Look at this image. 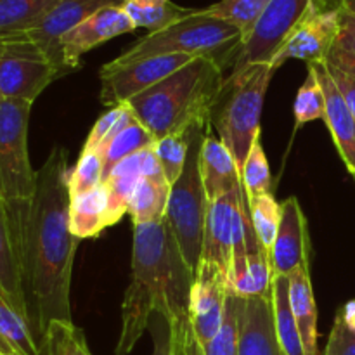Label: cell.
I'll return each instance as SVG.
<instances>
[{"instance_id":"obj_1","label":"cell","mask_w":355,"mask_h":355,"mask_svg":"<svg viewBox=\"0 0 355 355\" xmlns=\"http://www.w3.org/2000/svg\"><path fill=\"white\" fill-rule=\"evenodd\" d=\"M68 153L54 146L40 170L21 241L28 319L38 347L52 321H71V272L80 239L69 229Z\"/></svg>"},{"instance_id":"obj_2","label":"cell","mask_w":355,"mask_h":355,"mask_svg":"<svg viewBox=\"0 0 355 355\" xmlns=\"http://www.w3.org/2000/svg\"><path fill=\"white\" fill-rule=\"evenodd\" d=\"M194 272L187 267L165 220L134 225L130 283L121 304L114 355H128L148 331L155 312L168 321L189 319Z\"/></svg>"},{"instance_id":"obj_3","label":"cell","mask_w":355,"mask_h":355,"mask_svg":"<svg viewBox=\"0 0 355 355\" xmlns=\"http://www.w3.org/2000/svg\"><path fill=\"white\" fill-rule=\"evenodd\" d=\"M222 83L220 62L196 58L127 104L156 141L166 135H186L194 127L210 123V110Z\"/></svg>"},{"instance_id":"obj_4","label":"cell","mask_w":355,"mask_h":355,"mask_svg":"<svg viewBox=\"0 0 355 355\" xmlns=\"http://www.w3.org/2000/svg\"><path fill=\"white\" fill-rule=\"evenodd\" d=\"M31 103L0 99V210L21 253L28 214L37 189V170L28 153ZM21 262V260H19Z\"/></svg>"},{"instance_id":"obj_5","label":"cell","mask_w":355,"mask_h":355,"mask_svg":"<svg viewBox=\"0 0 355 355\" xmlns=\"http://www.w3.org/2000/svg\"><path fill=\"white\" fill-rule=\"evenodd\" d=\"M243 35L234 24L214 16L205 9H194L189 16L175 21L159 31L144 35L125 49L113 64H127L151 55L186 54L193 58H211L224 68L234 64Z\"/></svg>"},{"instance_id":"obj_6","label":"cell","mask_w":355,"mask_h":355,"mask_svg":"<svg viewBox=\"0 0 355 355\" xmlns=\"http://www.w3.org/2000/svg\"><path fill=\"white\" fill-rule=\"evenodd\" d=\"M272 75L269 64L232 68L210 110V127L234 156L239 173L260 137V116Z\"/></svg>"},{"instance_id":"obj_7","label":"cell","mask_w":355,"mask_h":355,"mask_svg":"<svg viewBox=\"0 0 355 355\" xmlns=\"http://www.w3.org/2000/svg\"><path fill=\"white\" fill-rule=\"evenodd\" d=\"M207 127H194L189 132V155L186 168L175 184L170 187L168 208L165 222L179 245L180 253L191 270H196L203 252L205 222L208 214V200L200 173V151Z\"/></svg>"},{"instance_id":"obj_8","label":"cell","mask_w":355,"mask_h":355,"mask_svg":"<svg viewBox=\"0 0 355 355\" xmlns=\"http://www.w3.org/2000/svg\"><path fill=\"white\" fill-rule=\"evenodd\" d=\"M59 76L54 62L28 35L0 40V99L33 104Z\"/></svg>"},{"instance_id":"obj_9","label":"cell","mask_w":355,"mask_h":355,"mask_svg":"<svg viewBox=\"0 0 355 355\" xmlns=\"http://www.w3.org/2000/svg\"><path fill=\"white\" fill-rule=\"evenodd\" d=\"M335 7V0H272L252 33L243 40L234 68L246 64H270L291 31L314 9Z\"/></svg>"},{"instance_id":"obj_10","label":"cell","mask_w":355,"mask_h":355,"mask_svg":"<svg viewBox=\"0 0 355 355\" xmlns=\"http://www.w3.org/2000/svg\"><path fill=\"white\" fill-rule=\"evenodd\" d=\"M193 59L196 58L186 54H170L151 55V58L137 59V61L127 62V64L107 62L99 71L101 103L107 107L128 103L172 73L179 71Z\"/></svg>"},{"instance_id":"obj_11","label":"cell","mask_w":355,"mask_h":355,"mask_svg":"<svg viewBox=\"0 0 355 355\" xmlns=\"http://www.w3.org/2000/svg\"><path fill=\"white\" fill-rule=\"evenodd\" d=\"M225 270L210 260H200L189 295V324L201 347L215 338L225 314Z\"/></svg>"},{"instance_id":"obj_12","label":"cell","mask_w":355,"mask_h":355,"mask_svg":"<svg viewBox=\"0 0 355 355\" xmlns=\"http://www.w3.org/2000/svg\"><path fill=\"white\" fill-rule=\"evenodd\" d=\"M338 30V7L314 9L284 40V44L270 61V69L276 73L290 59H302L307 64L326 62L329 52L335 47Z\"/></svg>"},{"instance_id":"obj_13","label":"cell","mask_w":355,"mask_h":355,"mask_svg":"<svg viewBox=\"0 0 355 355\" xmlns=\"http://www.w3.org/2000/svg\"><path fill=\"white\" fill-rule=\"evenodd\" d=\"M248 215L245 191H231L208 205L201 259L215 262L227 272L234 252L236 231Z\"/></svg>"},{"instance_id":"obj_14","label":"cell","mask_w":355,"mask_h":355,"mask_svg":"<svg viewBox=\"0 0 355 355\" xmlns=\"http://www.w3.org/2000/svg\"><path fill=\"white\" fill-rule=\"evenodd\" d=\"M134 30V23L121 6H107L94 12L61 38L59 51L64 75L78 69L82 55L94 47Z\"/></svg>"},{"instance_id":"obj_15","label":"cell","mask_w":355,"mask_h":355,"mask_svg":"<svg viewBox=\"0 0 355 355\" xmlns=\"http://www.w3.org/2000/svg\"><path fill=\"white\" fill-rule=\"evenodd\" d=\"M311 236L307 218L295 196L281 203V224L269 252L274 276L290 277L302 267H311Z\"/></svg>"},{"instance_id":"obj_16","label":"cell","mask_w":355,"mask_h":355,"mask_svg":"<svg viewBox=\"0 0 355 355\" xmlns=\"http://www.w3.org/2000/svg\"><path fill=\"white\" fill-rule=\"evenodd\" d=\"M121 2L123 0H59L54 9L42 19V23L28 33V37L45 52L62 76L64 69L59 51L61 38L103 7L121 6Z\"/></svg>"},{"instance_id":"obj_17","label":"cell","mask_w":355,"mask_h":355,"mask_svg":"<svg viewBox=\"0 0 355 355\" xmlns=\"http://www.w3.org/2000/svg\"><path fill=\"white\" fill-rule=\"evenodd\" d=\"M309 71L314 73L319 85L322 87L326 101L324 123L331 134L340 158L355 179V118L340 94L326 62H311Z\"/></svg>"},{"instance_id":"obj_18","label":"cell","mask_w":355,"mask_h":355,"mask_svg":"<svg viewBox=\"0 0 355 355\" xmlns=\"http://www.w3.org/2000/svg\"><path fill=\"white\" fill-rule=\"evenodd\" d=\"M272 267L269 252L259 245L232 255L231 266L225 272L227 293L239 298H270L272 291Z\"/></svg>"},{"instance_id":"obj_19","label":"cell","mask_w":355,"mask_h":355,"mask_svg":"<svg viewBox=\"0 0 355 355\" xmlns=\"http://www.w3.org/2000/svg\"><path fill=\"white\" fill-rule=\"evenodd\" d=\"M210 128V123H208L200 151L201 182H203L208 205L231 191H245L234 156L220 139L211 134Z\"/></svg>"},{"instance_id":"obj_20","label":"cell","mask_w":355,"mask_h":355,"mask_svg":"<svg viewBox=\"0 0 355 355\" xmlns=\"http://www.w3.org/2000/svg\"><path fill=\"white\" fill-rule=\"evenodd\" d=\"M118 222L106 182L69 198V229L76 239L97 238L104 229Z\"/></svg>"},{"instance_id":"obj_21","label":"cell","mask_w":355,"mask_h":355,"mask_svg":"<svg viewBox=\"0 0 355 355\" xmlns=\"http://www.w3.org/2000/svg\"><path fill=\"white\" fill-rule=\"evenodd\" d=\"M239 355H283L274 329L270 298H248L245 302Z\"/></svg>"},{"instance_id":"obj_22","label":"cell","mask_w":355,"mask_h":355,"mask_svg":"<svg viewBox=\"0 0 355 355\" xmlns=\"http://www.w3.org/2000/svg\"><path fill=\"white\" fill-rule=\"evenodd\" d=\"M290 305L300 331L305 355H318V304L311 281V267L295 270L290 277Z\"/></svg>"},{"instance_id":"obj_23","label":"cell","mask_w":355,"mask_h":355,"mask_svg":"<svg viewBox=\"0 0 355 355\" xmlns=\"http://www.w3.org/2000/svg\"><path fill=\"white\" fill-rule=\"evenodd\" d=\"M170 187L172 186L166 182L163 173L144 177L135 186L130 201H128L127 214L130 215L132 224L144 225L165 220L166 208H168Z\"/></svg>"},{"instance_id":"obj_24","label":"cell","mask_w":355,"mask_h":355,"mask_svg":"<svg viewBox=\"0 0 355 355\" xmlns=\"http://www.w3.org/2000/svg\"><path fill=\"white\" fill-rule=\"evenodd\" d=\"M0 291L6 295L12 307L28 319L19 253H17L16 241L2 210H0Z\"/></svg>"},{"instance_id":"obj_25","label":"cell","mask_w":355,"mask_h":355,"mask_svg":"<svg viewBox=\"0 0 355 355\" xmlns=\"http://www.w3.org/2000/svg\"><path fill=\"white\" fill-rule=\"evenodd\" d=\"M270 305H272L274 329H276L281 352L283 355H305L300 331H298L290 305V279L288 277L274 276Z\"/></svg>"},{"instance_id":"obj_26","label":"cell","mask_w":355,"mask_h":355,"mask_svg":"<svg viewBox=\"0 0 355 355\" xmlns=\"http://www.w3.org/2000/svg\"><path fill=\"white\" fill-rule=\"evenodd\" d=\"M58 2L59 0H0V40L28 35Z\"/></svg>"},{"instance_id":"obj_27","label":"cell","mask_w":355,"mask_h":355,"mask_svg":"<svg viewBox=\"0 0 355 355\" xmlns=\"http://www.w3.org/2000/svg\"><path fill=\"white\" fill-rule=\"evenodd\" d=\"M0 355H40L37 338L24 315L0 291Z\"/></svg>"},{"instance_id":"obj_28","label":"cell","mask_w":355,"mask_h":355,"mask_svg":"<svg viewBox=\"0 0 355 355\" xmlns=\"http://www.w3.org/2000/svg\"><path fill=\"white\" fill-rule=\"evenodd\" d=\"M156 142V139L153 137L151 132L137 120L130 121L128 125H125L120 132L113 135L111 139H107L103 144V148L99 149L103 153L104 159V179L107 177V173L114 168L120 162H123L128 156L135 155V153H141L144 149L153 148Z\"/></svg>"},{"instance_id":"obj_29","label":"cell","mask_w":355,"mask_h":355,"mask_svg":"<svg viewBox=\"0 0 355 355\" xmlns=\"http://www.w3.org/2000/svg\"><path fill=\"white\" fill-rule=\"evenodd\" d=\"M121 7L135 28H146L149 33L170 26L194 10L177 6L172 0H123Z\"/></svg>"},{"instance_id":"obj_30","label":"cell","mask_w":355,"mask_h":355,"mask_svg":"<svg viewBox=\"0 0 355 355\" xmlns=\"http://www.w3.org/2000/svg\"><path fill=\"white\" fill-rule=\"evenodd\" d=\"M148 331L153 338V355H189V319L168 321L162 312H155Z\"/></svg>"},{"instance_id":"obj_31","label":"cell","mask_w":355,"mask_h":355,"mask_svg":"<svg viewBox=\"0 0 355 355\" xmlns=\"http://www.w3.org/2000/svg\"><path fill=\"white\" fill-rule=\"evenodd\" d=\"M245 298L227 293L225 314L220 329L211 342L203 345L205 355H239V335H241V312Z\"/></svg>"},{"instance_id":"obj_32","label":"cell","mask_w":355,"mask_h":355,"mask_svg":"<svg viewBox=\"0 0 355 355\" xmlns=\"http://www.w3.org/2000/svg\"><path fill=\"white\" fill-rule=\"evenodd\" d=\"M40 355H92L85 335L73 321H52L40 343Z\"/></svg>"},{"instance_id":"obj_33","label":"cell","mask_w":355,"mask_h":355,"mask_svg":"<svg viewBox=\"0 0 355 355\" xmlns=\"http://www.w3.org/2000/svg\"><path fill=\"white\" fill-rule=\"evenodd\" d=\"M248 210L257 239L267 252H270L279 231L281 203H277L272 193H267L248 200Z\"/></svg>"},{"instance_id":"obj_34","label":"cell","mask_w":355,"mask_h":355,"mask_svg":"<svg viewBox=\"0 0 355 355\" xmlns=\"http://www.w3.org/2000/svg\"><path fill=\"white\" fill-rule=\"evenodd\" d=\"M272 0H220V2L208 6L207 10L227 23L234 24L243 35V40L252 33L257 21L269 7Z\"/></svg>"},{"instance_id":"obj_35","label":"cell","mask_w":355,"mask_h":355,"mask_svg":"<svg viewBox=\"0 0 355 355\" xmlns=\"http://www.w3.org/2000/svg\"><path fill=\"white\" fill-rule=\"evenodd\" d=\"M241 182L248 200L270 193L272 177H270L269 162H267V156L266 151H263L260 137L253 142L248 158H246L245 165H243Z\"/></svg>"},{"instance_id":"obj_36","label":"cell","mask_w":355,"mask_h":355,"mask_svg":"<svg viewBox=\"0 0 355 355\" xmlns=\"http://www.w3.org/2000/svg\"><path fill=\"white\" fill-rule=\"evenodd\" d=\"M155 153L166 182L173 186L186 168L189 155V132L186 135H166L158 139L155 142Z\"/></svg>"},{"instance_id":"obj_37","label":"cell","mask_w":355,"mask_h":355,"mask_svg":"<svg viewBox=\"0 0 355 355\" xmlns=\"http://www.w3.org/2000/svg\"><path fill=\"white\" fill-rule=\"evenodd\" d=\"M295 128L304 127L305 123H311L314 120H324L326 101L322 87L319 85L314 73L309 71L307 78L298 89L295 97Z\"/></svg>"},{"instance_id":"obj_38","label":"cell","mask_w":355,"mask_h":355,"mask_svg":"<svg viewBox=\"0 0 355 355\" xmlns=\"http://www.w3.org/2000/svg\"><path fill=\"white\" fill-rule=\"evenodd\" d=\"M104 177V159L99 149L82 151L78 163L69 170L68 193L69 198L78 196L92 187L99 186Z\"/></svg>"},{"instance_id":"obj_39","label":"cell","mask_w":355,"mask_h":355,"mask_svg":"<svg viewBox=\"0 0 355 355\" xmlns=\"http://www.w3.org/2000/svg\"><path fill=\"white\" fill-rule=\"evenodd\" d=\"M324 355H355V328L347 324L340 312H336Z\"/></svg>"},{"instance_id":"obj_40","label":"cell","mask_w":355,"mask_h":355,"mask_svg":"<svg viewBox=\"0 0 355 355\" xmlns=\"http://www.w3.org/2000/svg\"><path fill=\"white\" fill-rule=\"evenodd\" d=\"M125 111H127V103L120 104V106L110 107V110L94 123L92 130H90L82 151H94V149H99L101 146L104 144L107 135H110V132L114 128V125H116L118 121H120V118L123 116Z\"/></svg>"},{"instance_id":"obj_41","label":"cell","mask_w":355,"mask_h":355,"mask_svg":"<svg viewBox=\"0 0 355 355\" xmlns=\"http://www.w3.org/2000/svg\"><path fill=\"white\" fill-rule=\"evenodd\" d=\"M333 49L355 55V16L347 10L340 9V30Z\"/></svg>"},{"instance_id":"obj_42","label":"cell","mask_w":355,"mask_h":355,"mask_svg":"<svg viewBox=\"0 0 355 355\" xmlns=\"http://www.w3.org/2000/svg\"><path fill=\"white\" fill-rule=\"evenodd\" d=\"M328 64V62H326ZM328 69L329 73H331L333 80H335L336 87H338L340 94H342V97L345 99L347 106H349V110L352 111L354 118H355V80L350 78L349 75H345V73H342L340 69L333 68V66L328 64Z\"/></svg>"},{"instance_id":"obj_43","label":"cell","mask_w":355,"mask_h":355,"mask_svg":"<svg viewBox=\"0 0 355 355\" xmlns=\"http://www.w3.org/2000/svg\"><path fill=\"white\" fill-rule=\"evenodd\" d=\"M326 62H328L329 66H333V68L340 69L342 73H345V75H349L350 78L355 80V55L333 49V51L329 52Z\"/></svg>"},{"instance_id":"obj_44","label":"cell","mask_w":355,"mask_h":355,"mask_svg":"<svg viewBox=\"0 0 355 355\" xmlns=\"http://www.w3.org/2000/svg\"><path fill=\"white\" fill-rule=\"evenodd\" d=\"M187 349H189V355H205L203 347L198 343V340H196V336H194L193 329H191V333H189V342H187Z\"/></svg>"},{"instance_id":"obj_45","label":"cell","mask_w":355,"mask_h":355,"mask_svg":"<svg viewBox=\"0 0 355 355\" xmlns=\"http://www.w3.org/2000/svg\"><path fill=\"white\" fill-rule=\"evenodd\" d=\"M335 6L355 16V0H335Z\"/></svg>"}]
</instances>
